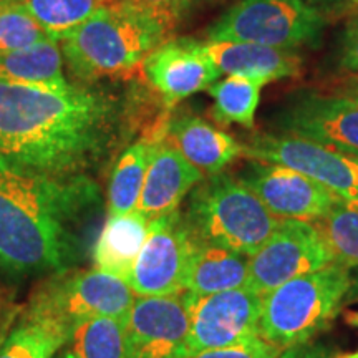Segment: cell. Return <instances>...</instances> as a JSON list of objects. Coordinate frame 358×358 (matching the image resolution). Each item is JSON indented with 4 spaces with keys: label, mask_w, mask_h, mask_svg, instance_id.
I'll use <instances>...</instances> for the list:
<instances>
[{
    "label": "cell",
    "mask_w": 358,
    "mask_h": 358,
    "mask_svg": "<svg viewBox=\"0 0 358 358\" xmlns=\"http://www.w3.org/2000/svg\"><path fill=\"white\" fill-rule=\"evenodd\" d=\"M123 116L120 98L103 88L0 80V161L62 176L87 174L113 150Z\"/></svg>",
    "instance_id": "1"
},
{
    "label": "cell",
    "mask_w": 358,
    "mask_h": 358,
    "mask_svg": "<svg viewBox=\"0 0 358 358\" xmlns=\"http://www.w3.org/2000/svg\"><path fill=\"white\" fill-rule=\"evenodd\" d=\"M96 203L87 174L62 176L0 161V266L12 274L69 271Z\"/></svg>",
    "instance_id": "2"
},
{
    "label": "cell",
    "mask_w": 358,
    "mask_h": 358,
    "mask_svg": "<svg viewBox=\"0 0 358 358\" xmlns=\"http://www.w3.org/2000/svg\"><path fill=\"white\" fill-rule=\"evenodd\" d=\"M173 29L171 22L127 0H105L60 48L75 77L95 82L143 64Z\"/></svg>",
    "instance_id": "3"
},
{
    "label": "cell",
    "mask_w": 358,
    "mask_h": 358,
    "mask_svg": "<svg viewBox=\"0 0 358 358\" xmlns=\"http://www.w3.org/2000/svg\"><path fill=\"white\" fill-rule=\"evenodd\" d=\"M185 222L196 243L252 256L274 234L282 219L227 173L203 179L191 191Z\"/></svg>",
    "instance_id": "4"
},
{
    "label": "cell",
    "mask_w": 358,
    "mask_h": 358,
    "mask_svg": "<svg viewBox=\"0 0 358 358\" xmlns=\"http://www.w3.org/2000/svg\"><path fill=\"white\" fill-rule=\"evenodd\" d=\"M352 284L350 268L337 264L285 282L262 297L259 337L282 352L312 342L332 325Z\"/></svg>",
    "instance_id": "5"
},
{
    "label": "cell",
    "mask_w": 358,
    "mask_h": 358,
    "mask_svg": "<svg viewBox=\"0 0 358 358\" xmlns=\"http://www.w3.org/2000/svg\"><path fill=\"white\" fill-rule=\"evenodd\" d=\"M136 295L127 280L101 268L53 274L22 307V315L57 330L69 340L78 322L93 317L128 319Z\"/></svg>",
    "instance_id": "6"
},
{
    "label": "cell",
    "mask_w": 358,
    "mask_h": 358,
    "mask_svg": "<svg viewBox=\"0 0 358 358\" xmlns=\"http://www.w3.org/2000/svg\"><path fill=\"white\" fill-rule=\"evenodd\" d=\"M327 20L301 0H239L209 27L208 42H250L299 52L322 43Z\"/></svg>",
    "instance_id": "7"
},
{
    "label": "cell",
    "mask_w": 358,
    "mask_h": 358,
    "mask_svg": "<svg viewBox=\"0 0 358 358\" xmlns=\"http://www.w3.org/2000/svg\"><path fill=\"white\" fill-rule=\"evenodd\" d=\"M189 313L187 355L259 338L262 295L249 287L194 295L182 292Z\"/></svg>",
    "instance_id": "8"
},
{
    "label": "cell",
    "mask_w": 358,
    "mask_h": 358,
    "mask_svg": "<svg viewBox=\"0 0 358 358\" xmlns=\"http://www.w3.org/2000/svg\"><path fill=\"white\" fill-rule=\"evenodd\" d=\"M252 161L282 164L306 174L340 198L358 199V158L287 133H262L243 145Z\"/></svg>",
    "instance_id": "9"
},
{
    "label": "cell",
    "mask_w": 358,
    "mask_h": 358,
    "mask_svg": "<svg viewBox=\"0 0 358 358\" xmlns=\"http://www.w3.org/2000/svg\"><path fill=\"white\" fill-rule=\"evenodd\" d=\"M194 249L179 211L151 219L146 241L131 268L128 284L136 297H166L185 292Z\"/></svg>",
    "instance_id": "10"
},
{
    "label": "cell",
    "mask_w": 358,
    "mask_h": 358,
    "mask_svg": "<svg viewBox=\"0 0 358 358\" xmlns=\"http://www.w3.org/2000/svg\"><path fill=\"white\" fill-rule=\"evenodd\" d=\"M334 264L312 222L282 219L279 227L249 256L248 287L267 295L285 282Z\"/></svg>",
    "instance_id": "11"
},
{
    "label": "cell",
    "mask_w": 358,
    "mask_h": 358,
    "mask_svg": "<svg viewBox=\"0 0 358 358\" xmlns=\"http://www.w3.org/2000/svg\"><path fill=\"white\" fill-rule=\"evenodd\" d=\"M280 133L295 134L358 158V100L348 95L302 93L279 111Z\"/></svg>",
    "instance_id": "12"
},
{
    "label": "cell",
    "mask_w": 358,
    "mask_h": 358,
    "mask_svg": "<svg viewBox=\"0 0 358 358\" xmlns=\"http://www.w3.org/2000/svg\"><path fill=\"white\" fill-rule=\"evenodd\" d=\"M239 179L279 219L313 224L324 217L340 198L306 174L264 161L250 159Z\"/></svg>",
    "instance_id": "13"
},
{
    "label": "cell",
    "mask_w": 358,
    "mask_h": 358,
    "mask_svg": "<svg viewBox=\"0 0 358 358\" xmlns=\"http://www.w3.org/2000/svg\"><path fill=\"white\" fill-rule=\"evenodd\" d=\"M189 313L182 294L136 297L127 320L124 358H187Z\"/></svg>",
    "instance_id": "14"
},
{
    "label": "cell",
    "mask_w": 358,
    "mask_h": 358,
    "mask_svg": "<svg viewBox=\"0 0 358 358\" xmlns=\"http://www.w3.org/2000/svg\"><path fill=\"white\" fill-rule=\"evenodd\" d=\"M148 83L163 96L166 105L208 90L221 77L206 43L191 37L169 38L143 60Z\"/></svg>",
    "instance_id": "15"
},
{
    "label": "cell",
    "mask_w": 358,
    "mask_h": 358,
    "mask_svg": "<svg viewBox=\"0 0 358 358\" xmlns=\"http://www.w3.org/2000/svg\"><path fill=\"white\" fill-rule=\"evenodd\" d=\"M206 176L168 140L155 143L136 211L155 219L178 211Z\"/></svg>",
    "instance_id": "16"
},
{
    "label": "cell",
    "mask_w": 358,
    "mask_h": 358,
    "mask_svg": "<svg viewBox=\"0 0 358 358\" xmlns=\"http://www.w3.org/2000/svg\"><path fill=\"white\" fill-rule=\"evenodd\" d=\"M166 140L194 164L204 176H214L243 155V145L201 116L182 113L173 116Z\"/></svg>",
    "instance_id": "17"
},
{
    "label": "cell",
    "mask_w": 358,
    "mask_h": 358,
    "mask_svg": "<svg viewBox=\"0 0 358 358\" xmlns=\"http://www.w3.org/2000/svg\"><path fill=\"white\" fill-rule=\"evenodd\" d=\"M206 50L221 75H244L267 85L302 73V58L297 52L250 42H206Z\"/></svg>",
    "instance_id": "18"
},
{
    "label": "cell",
    "mask_w": 358,
    "mask_h": 358,
    "mask_svg": "<svg viewBox=\"0 0 358 358\" xmlns=\"http://www.w3.org/2000/svg\"><path fill=\"white\" fill-rule=\"evenodd\" d=\"M150 222L151 219L136 209L123 216H108L93 248L95 267L128 282L146 241Z\"/></svg>",
    "instance_id": "19"
},
{
    "label": "cell",
    "mask_w": 358,
    "mask_h": 358,
    "mask_svg": "<svg viewBox=\"0 0 358 358\" xmlns=\"http://www.w3.org/2000/svg\"><path fill=\"white\" fill-rule=\"evenodd\" d=\"M248 275L249 256L194 241L185 292L209 295L248 287Z\"/></svg>",
    "instance_id": "20"
},
{
    "label": "cell",
    "mask_w": 358,
    "mask_h": 358,
    "mask_svg": "<svg viewBox=\"0 0 358 358\" xmlns=\"http://www.w3.org/2000/svg\"><path fill=\"white\" fill-rule=\"evenodd\" d=\"M0 80L35 87L66 88L70 83L64 77L60 43L48 38L29 48L0 53Z\"/></svg>",
    "instance_id": "21"
},
{
    "label": "cell",
    "mask_w": 358,
    "mask_h": 358,
    "mask_svg": "<svg viewBox=\"0 0 358 358\" xmlns=\"http://www.w3.org/2000/svg\"><path fill=\"white\" fill-rule=\"evenodd\" d=\"M155 143L141 138L116 161L108 186V216H123L136 209Z\"/></svg>",
    "instance_id": "22"
},
{
    "label": "cell",
    "mask_w": 358,
    "mask_h": 358,
    "mask_svg": "<svg viewBox=\"0 0 358 358\" xmlns=\"http://www.w3.org/2000/svg\"><path fill=\"white\" fill-rule=\"evenodd\" d=\"M334 264L358 267V199L338 198L324 217L313 222Z\"/></svg>",
    "instance_id": "23"
},
{
    "label": "cell",
    "mask_w": 358,
    "mask_h": 358,
    "mask_svg": "<svg viewBox=\"0 0 358 358\" xmlns=\"http://www.w3.org/2000/svg\"><path fill=\"white\" fill-rule=\"evenodd\" d=\"M262 87L261 82L244 75H229L221 82L217 80L208 88L214 98V120L222 127L236 123L252 128Z\"/></svg>",
    "instance_id": "24"
},
{
    "label": "cell",
    "mask_w": 358,
    "mask_h": 358,
    "mask_svg": "<svg viewBox=\"0 0 358 358\" xmlns=\"http://www.w3.org/2000/svg\"><path fill=\"white\" fill-rule=\"evenodd\" d=\"M127 320L116 317H93L78 322L69 337L75 358H124Z\"/></svg>",
    "instance_id": "25"
},
{
    "label": "cell",
    "mask_w": 358,
    "mask_h": 358,
    "mask_svg": "<svg viewBox=\"0 0 358 358\" xmlns=\"http://www.w3.org/2000/svg\"><path fill=\"white\" fill-rule=\"evenodd\" d=\"M66 342L57 330L20 313L0 345V358H55Z\"/></svg>",
    "instance_id": "26"
},
{
    "label": "cell",
    "mask_w": 358,
    "mask_h": 358,
    "mask_svg": "<svg viewBox=\"0 0 358 358\" xmlns=\"http://www.w3.org/2000/svg\"><path fill=\"white\" fill-rule=\"evenodd\" d=\"M48 38L60 43L95 13L101 0H25Z\"/></svg>",
    "instance_id": "27"
},
{
    "label": "cell",
    "mask_w": 358,
    "mask_h": 358,
    "mask_svg": "<svg viewBox=\"0 0 358 358\" xmlns=\"http://www.w3.org/2000/svg\"><path fill=\"white\" fill-rule=\"evenodd\" d=\"M45 40L47 32L25 2L8 3L0 10V53L22 50Z\"/></svg>",
    "instance_id": "28"
},
{
    "label": "cell",
    "mask_w": 358,
    "mask_h": 358,
    "mask_svg": "<svg viewBox=\"0 0 358 358\" xmlns=\"http://www.w3.org/2000/svg\"><path fill=\"white\" fill-rule=\"evenodd\" d=\"M282 350L261 337L249 340V342L241 343L236 347L216 348V350H204L187 358H279Z\"/></svg>",
    "instance_id": "29"
},
{
    "label": "cell",
    "mask_w": 358,
    "mask_h": 358,
    "mask_svg": "<svg viewBox=\"0 0 358 358\" xmlns=\"http://www.w3.org/2000/svg\"><path fill=\"white\" fill-rule=\"evenodd\" d=\"M127 2L163 17L174 27L179 20L185 19L186 13L194 6V0H127Z\"/></svg>",
    "instance_id": "30"
},
{
    "label": "cell",
    "mask_w": 358,
    "mask_h": 358,
    "mask_svg": "<svg viewBox=\"0 0 358 358\" xmlns=\"http://www.w3.org/2000/svg\"><path fill=\"white\" fill-rule=\"evenodd\" d=\"M338 66L345 71L358 73V10L352 13L342 35L338 50Z\"/></svg>",
    "instance_id": "31"
},
{
    "label": "cell",
    "mask_w": 358,
    "mask_h": 358,
    "mask_svg": "<svg viewBox=\"0 0 358 358\" xmlns=\"http://www.w3.org/2000/svg\"><path fill=\"white\" fill-rule=\"evenodd\" d=\"M301 2L320 13L327 22L343 19L358 10V0H301Z\"/></svg>",
    "instance_id": "32"
},
{
    "label": "cell",
    "mask_w": 358,
    "mask_h": 358,
    "mask_svg": "<svg viewBox=\"0 0 358 358\" xmlns=\"http://www.w3.org/2000/svg\"><path fill=\"white\" fill-rule=\"evenodd\" d=\"M335 352L324 343L307 342L302 345L290 347L280 353L279 358H332Z\"/></svg>",
    "instance_id": "33"
},
{
    "label": "cell",
    "mask_w": 358,
    "mask_h": 358,
    "mask_svg": "<svg viewBox=\"0 0 358 358\" xmlns=\"http://www.w3.org/2000/svg\"><path fill=\"white\" fill-rule=\"evenodd\" d=\"M22 312V307L19 306H8L6 310L0 312V345L3 343V340L10 332V329L15 324L17 319H19Z\"/></svg>",
    "instance_id": "34"
},
{
    "label": "cell",
    "mask_w": 358,
    "mask_h": 358,
    "mask_svg": "<svg viewBox=\"0 0 358 358\" xmlns=\"http://www.w3.org/2000/svg\"><path fill=\"white\" fill-rule=\"evenodd\" d=\"M345 320H347V324H350L353 327H358V312H347L345 313Z\"/></svg>",
    "instance_id": "35"
},
{
    "label": "cell",
    "mask_w": 358,
    "mask_h": 358,
    "mask_svg": "<svg viewBox=\"0 0 358 358\" xmlns=\"http://www.w3.org/2000/svg\"><path fill=\"white\" fill-rule=\"evenodd\" d=\"M332 358H358V350L350 353H335Z\"/></svg>",
    "instance_id": "36"
},
{
    "label": "cell",
    "mask_w": 358,
    "mask_h": 358,
    "mask_svg": "<svg viewBox=\"0 0 358 358\" xmlns=\"http://www.w3.org/2000/svg\"><path fill=\"white\" fill-rule=\"evenodd\" d=\"M345 95H348V96H352V98H355V100H358V85H355V87H352L350 90H348Z\"/></svg>",
    "instance_id": "37"
},
{
    "label": "cell",
    "mask_w": 358,
    "mask_h": 358,
    "mask_svg": "<svg viewBox=\"0 0 358 358\" xmlns=\"http://www.w3.org/2000/svg\"><path fill=\"white\" fill-rule=\"evenodd\" d=\"M15 2H25V0H0V3H3V6H8V3H15Z\"/></svg>",
    "instance_id": "38"
},
{
    "label": "cell",
    "mask_w": 358,
    "mask_h": 358,
    "mask_svg": "<svg viewBox=\"0 0 358 358\" xmlns=\"http://www.w3.org/2000/svg\"><path fill=\"white\" fill-rule=\"evenodd\" d=\"M3 303H6V295H3L2 290H0V312H2V307Z\"/></svg>",
    "instance_id": "39"
},
{
    "label": "cell",
    "mask_w": 358,
    "mask_h": 358,
    "mask_svg": "<svg viewBox=\"0 0 358 358\" xmlns=\"http://www.w3.org/2000/svg\"><path fill=\"white\" fill-rule=\"evenodd\" d=\"M353 292H358V282H355V280H353L352 289H350V294H353Z\"/></svg>",
    "instance_id": "40"
},
{
    "label": "cell",
    "mask_w": 358,
    "mask_h": 358,
    "mask_svg": "<svg viewBox=\"0 0 358 358\" xmlns=\"http://www.w3.org/2000/svg\"><path fill=\"white\" fill-rule=\"evenodd\" d=\"M60 358H75V357H73V355H71V353H70L69 350H66V352L64 353V355H62Z\"/></svg>",
    "instance_id": "41"
},
{
    "label": "cell",
    "mask_w": 358,
    "mask_h": 358,
    "mask_svg": "<svg viewBox=\"0 0 358 358\" xmlns=\"http://www.w3.org/2000/svg\"><path fill=\"white\" fill-rule=\"evenodd\" d=\"M3 7H6V6H3V3H0V10H2V8H3Z\"/></svg>",
    "instance_id": "42"
}]
</instances>
